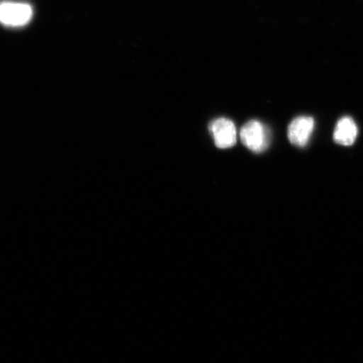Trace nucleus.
Instances as JSON below:
<instances>
[{"mask_svg":"<svg viewBox=\"0 0 363 363\" xmlns=\"http://www.w3.org/2000/svg\"><path fill=\"white\" fill-rule=\"evenodd\" d=\"M33 17L29 4L0 2V24L7 27H22L29 24Z\"/></svg>","mask_w":363,"mask_h":363,"instance_id":"obj_1","label":"nucleus"},{"mask_svg":"<svg viewBox=\"0 0 363 363\" xmlns=\"http://www.w3.org/2000/svg\"><path fill=\"white\" fill-rule=\"evenodd\" d=\"M240 139L248 149L262 152L269 147V131L257 121H251L240 130Z\"/></svg>","mask_w":363,"mask_h":363,"instance_id":"obj_2","label":"nucleus"},{"mask_svg":"<svg viewBox=\"0 0 363 363\" xmlns=\"http://www.w3.org/2000/svg\"><path fill=\"white\" fill-rule=\"evenodd\" d=\"M210 130L218 148H230L237 143V129L233 122L225 118L213 121Z\"/></svg>","mask_w":363,"mask_h":363,"instance_id":"obj_3","label":"nucleus"},{"mask_svg":"<svg viewBox=\"0 0 363 363\" xmlns=\"http://www.w3.org/2000/svg\"><path fill=\"white\" fill-rule=\"evenodd\" d=\"M315 129V120L311 116H298L290 123L288 129L289 142L294 146L306 147Z\"/></svg>","mask_w":363,"mask_h":363,"instance_id":"obj_4","label":"nucleus"},{"mask_svg":"<svg viewBox=\"0 0 363 363\" xmlns=\"http://www.w3.org/2000/svg\"><path fill=\"white\" fill-rule=\"evenodd\" d=\"M357 126L351 117L345 116L339 120L333 134L335 143L342 146H352L356 142L357 136Z\"/></svg>","mask_w":363,"mask_h":363,"instance_id":"obj_5","label":"nucleus"}]
</instances>
